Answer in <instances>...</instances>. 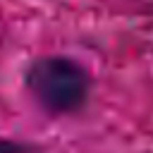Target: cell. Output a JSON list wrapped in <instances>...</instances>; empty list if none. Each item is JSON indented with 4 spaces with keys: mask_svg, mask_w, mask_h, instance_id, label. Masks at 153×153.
<instances>
[{
    "mask_svg": "<svg viewBox=\"0 0 153 153\" xmlns=\"http://www.w3.org/2000/svg\"><path fill=\"white\" fill-rule=\"evenodd\" d=\"M0 153H38V148L31 143H24V141L0 139Z\"/></svg>",
    "mask_w": 153,
    "mask_h": 153,
    "instance_id": "obj_2",
    "label": "cell"
},
{
    "mask_svg": "<svg viewBox=\"0 0 153 153\" xmlns=\"http://www.w3.org/2000/svg\"><path fill=\"white\" fill-rule=\"evenodd\" d=\"M26 91L50 115H74L91 98L88 69L67 55H41L24 74Z\"/></svg>",
    "mask_w": 153,
    "mask_h": 153,
    "instance_id": "obj_1",
    "label": "cell"
}]
</instances>
